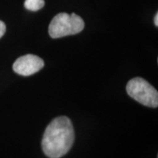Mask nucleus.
Here are the masks:
<instances>
[{"label": "nucleus", "instance_id": "423d86ee", "mask_svg": "<svg viewBox=\"0 0 158 158\" xmlns=\"http://www.w3.org/2000/svg\"><path fill=\"white\" fill-rule=\"evenodd\" d=\"M6 31V26L3 21H0V38L5 35Z\"/></svg>", "mask_w": 158, "mask_h": 158}, {"label": "nucleus", "instance_id": "f257e3e1", "mask_svg": "<svg viewBox=\"0 0 158 158\" xmlns=\"http://www.w3.org/2000/svg\"><path fill=\"white\" fill-rule=\"evenodd\" d=\"M72 122L67 116H59L47 126L42 140L43 152L49 158H60L70 151L74 143Z\"/></svg>", "mask_w": 158, "mask_h": 158}, {"label": "nucleus", "instance_id": "0eeeda50", "mask_svg": "<svg viewBox=\"0 0 158 158\" xmlns=\"http://www.w3.org/2000/svg\"><path fill=\"white\" fill-rule=\"evenodd\" d=\"M155 24L156 27L158 26V13H156L155 17Z\"/></svg>", "mask_w": 158, "mask_h": 158}, {"label": "nucleus", "instance_id": "7ed1b4c3", "mask_svg": "<svg viewBox=\"0 0 158 158\" xmlns=\"http://www.w3.org/2000/svg\"><path fill=\"white\" fill-rule=\"evenodd\" d=\"M127 94L143 106L157 108L158 92L149 82L141 77H135L127 83L126 86Z\"/></svg>", "mask_w": 158, "mask_h": 158}, {"label": "nucleus", "instance_id": "20e7f679", "mask_svg": "<svg viewBox=\"0 0 158 158\" xmlns=\"http://www.w3.org/2000/svg\"><path fill=\"white\" fill-rule=\"evenodd\" d=\"M44 67V61L33 54H27L16 59L13 65L15 73L23 76H29L36 73Z\"/></svg>", "mask_w": 158, "mask_h": 158}, {"label": "nucleus", "instance_id": "f03ea898", "mask_svg": "<svg viewBox=\"0 0 158 158\" xmlns=\"http://www.w3.org/2000/svg\"><path fill=\"white\" fill-rule=\"evenodd\" d=\"M84 28V21L76 13L69 15L61 13L54 17L48 27L49 35L52 38L76 35Z\"/></svg>", "mask_w": 158, "mask_h": 158}, {"label": "nucleus", "instance_id": "39448f33", "mask_svg": "<svg viewBox=\"0 0 158 158\" xmlns=\"http://www.w3.org/2000/svg\"><path fill=\"white\" fill-rule=\"evenodd\" d=\"M45 5L44 0H25L24 7L30 11H37Z\"/></svg>", "mask_w": 158, "mask_h": 158}]
</instances>
